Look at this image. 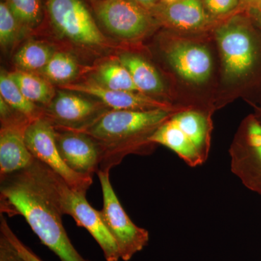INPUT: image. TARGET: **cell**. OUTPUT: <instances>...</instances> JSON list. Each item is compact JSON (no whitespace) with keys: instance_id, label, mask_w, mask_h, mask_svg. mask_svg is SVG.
I'll return each instance as SVG.
<instances>
[{"instance_id":"cell-1","label":"cell","mask_w":261,"mask_h":261,"mask_svg":"<svg viewBox=\"0 0 261 261\" xmlns=\"http://www.w3.org/2000/svg\"><path fill=\"white\" fill-rule=\"evenodd\" d=\"M1 214L22 216L43 245L61 261H89L79 253L63 224L54 172L38 160L0 178Z\"/></svg>"},{"instance_id":"cell-2","label":"cell","mask_w":261,"mask_h":261,"mask_svg":"<svg viewBox=\"0 0 261 261\" xmlns=\"http://www.w3.org/2000/svg\"><path fill=\"white\" fill-rule=\"evenodd\" d=\"M172 109L106 111L81 130L97 142L102 152L98 171H108L128 154H147L144 146L153 145L149 137L173 114Z\"/></svg>"},{"instance_id":"cell-3","label":"cell","mask_w":261,"mask_h":261,"mask_svg":"<svg viewBox=\"0 0 261 261\" xmlns=\"http://www.w3.org/2000/svg\"><path fill=\"white\" fill-rule=\"evenodd\" d=\"M211 123L200 111L174 113L149 137V142L171 149L190 167L202 166L208 157Z\"/></svg>"},{"instance_id":"cell-4","label":"cell","mask_w":261,"mask_h":261,"mask_svg":"<svg viewBox=\"0 0 261 261\" xmlns=\"http://www.w3.org/2000/svg\"><path fill=\"white\" fill-rule=\"evenodd\" d=\"M109 173L103 171H98L97 173L102 191L101 216L116 241L121 259L128 261L147 246L149 233L147 230L134 224L128 217L113 190Z\"/></svg>"},{"instance_id":"cell-5","label":"cell","mask_w":261,"mask_h":261,"mask_svg":"<svg viewBox=\"0 0 261 261\" xmlns=\"http://www.w3.org/2000/svg\"><path fill=\"white\" fill-rule=\"evenodd\" d=\"M54 181L63 214L69 215L78 226L89 231L102 249L106 261L119 260L121 255L118 246L106 227L100 211H97L89 205L86 193L70 188L55 172Z\"/></svg>"},{"instance_id":"cell-6","label":"cell","mask_w":261,"mask_h":261,"mask_svg":"<svg viewBox=\"0 0 261 261\" xmlns=\"http://www.w3.org/2000/svg\"><path fill=\"white\" fill-rule=\"evenodd\" d=\"M25 141L34 159L59 175L70 188L87 193L93 181L92 176L75 172L65 164L57 147L55 128L50 122L44 117L33 120L25 128Z\"/></svg>"},{"instance_id":"cell-7","label":"cell","mask_w":261,"mask_h":261,"mask_svg":"<svg viewBox=\"0 0 261 261\" xmlns=\"http://www.w3.org/2000/svg\"><path fill=\"white\" fill-rule=\"evenodd\" d=\"M216 38L226 75L240 79L251 74L258 63L259 49L250 29L231 20L218 29Z\"/></svg>"},{"instance_id":"cell-8","label":"cell","mask_w":261,"mask_h":261,"mask_svg":"<svg viewBox=\"0 0 261 261\" xmlns=\"http://www.w3.org/2000/svg\"><path fill=\"white\" fill-rule=\"evenodd\" d=\"M51 22L63 36L78 44L100 46L106 38L82 0H48Z\"/></svg>"},{"instance_id":"cell-9","label":"cell","mask_w":261,"mask_h":261,"mask_svg":"<svg viewBox=\"0 0 261 261\" xmlns=\"http://www.w3.org/2000/svg\"><path fill=\"white\" fill-rule=\"evenodd\" d=\"M240 140L230 152L231 172L250 191L261 196V125L248 118Z\"/></svg>"},{"instance_id":"cell-10","label":"cell","mask_w":261,"mask_h":261,"mask_svg":"<svg viewBox=\"0 0 261 261\" xmlns=\"http://www.w3.org/2000/svg\"><path fill=\"white\" fill-rule=\"evenodd\" d=\"M54 128L57 147L65 164L80 174L93 176L97 173L102 161L97 142L81 130Z\"/></svg>"},{"instance_id":"cell-11","label":"cell","mask_w":261,"mask_h":261,"mask_svg":"<svg viewBox=\"0 0 261 261\" xmlns=\"http://www.w3.org/2000/svg\"><path fill=\"white\" fill-rule=\"evenodd\" d=\"M67 91V90H66ZM95 103L67 92H58L48 106L47 116H42L50 122L55 128L81 130L106 111Z\"/></svg>"},{"instance_id":"cell-12","label":"cell","mask_w":261,"mask_h":261,"mask_svg":"<svg viewBox=\"0 0 261 261\" xmlns=\"http://www.w3.org/2000/svg\"><path fill=\"white\" fill-rule=\"evenodd\" d=\"M97 13L103 25L118 37L135 39L149 28L148 16L132 0H104Z\"/></svg>"},{"instance_id":"cell-13","label":"cell","mask_w":261,"mask_h":261,"mask_svg":"<svg viewBox=\"0 0 261 261\" xmlns=\"http://www.w3.org/2000/svg\"><path fill=\"white\" fill-rule=\"evenodd\" d=\"M60 88L70 92H81L97 98L103 104L112 110L149 111V110L171 109V105L161 102L145 94L128 91L113 90L99 85L97 82L68 83L59 85Z\"/></svg>"},{"instance_id":"cell-14","label":"cell","mask_w":261,"mask_h":261,"mask_svg":"<svg viewBox=\"0 0 261 261\" xmlns=\"http://www.w3.org/2000/svg\"><path fill=\"white\" fill-rule=\"evenodd\" d=\"M28 119L2 123L0 130V178L29 167L34 156L27 147L25 130Z\"/></svg>"},{"instance_id":"cell-15","label":"cell","mask_w":261,"mask_h":261,"mask_svg":"<svg viewBox=\"0 0 261 261\" xmlns=\"http://www.w3.org/2000/svg\"><path fill=\"white\" fill-rule=\"evenodd\" d=\"M167 58L173 70L188 82L203 83L211 76L212 57L208 49L200 44H176L168 51Z\"/></svg>"},{"instance_id":"cell-16","label":"cell","mask_w":261,"mask_h":261,"mask_svg":"<svg viewBox=\"0 0 261 261\" xmlns=\"http://www.w3.org/2000/svg\"><path fill=\"white\" fill-rule=\"evenodd\" d=\"M169 23L181 29L200 28L207 21L202 0H176L165 8Z\"/></svg>"},{"instance_id":"cell-17","label":"cell","mask_w":261,"mask_h":261,"mask_svg":"<svg viewBox=\"0 0 261 261\" xmlns=\"http://www.w3.org/2000/svg\"><path fill=\"white\" fill-rule=\"evenodd\" d=\"M120 63L129 71L134 83L141 93H161L164 90V84L159 73L143 58L125 54L120 57Z\"/></svg>"},{"instance_id":"cell-18","label":"cell","mask_w":261,"mask_h":261,"mask_svg":"<svg viewBox=\"0 0 261 261\" xmlns=\"http://www.w3.org/2000/svg\"><path fill=\"white\" fill-rule=\"evenodd\" d=\"M9 75L31 102L49 106L56 97L51 82L34 73L18 70L9 73Z\"/></svg>"},{"instance_id":"cell-19","label":"cell","mask_w":261,"mask_h":261,"mask_svg":"<svg viewBox=\"0 0 261 261\" xmlns=\"http://www.w3.org/2000/svg\"><path fill=\"white\" fill-rule=\"evenodd\" d=\"M0 94L15 112L31 121L42 117L38 111L35 103L31 102L23 95L9 73L3 70L0 75Z\"/></svg>"},{"instance_id":"cell-20","label":"cell","mask_w":261,"mask_h":261,"mask_svg":"<svg viewBox=\"0 0 261 261\" xmlns=\"http://www.w3.org/2000/svg\"><path fill=\"white\" fill-rule=\"evenodd\" d=\"M55 51L44 43L29 42L24 44L15 55V65L24 71H42Z\"/></svg>"},{"instance_id":"cell-21","label":"cell","mask_w":261,"mask_h":261,"mask_svg":"<svg viewBox=\"0 0 261 261\" xmlns=\"http://www.w3.org/2000/svg\"><path fill=\"white\" fill-rule=\"evenodd\" d=\"M94 78V82L107 89L140 92L129 71L121 63L111 62L101 65Z\"/></svg>"},{"instance_id":"cell-22","label":"cell","mask_w":261,"mask_h":261,"mask_svg":"<svg viewBox=\"0 0 261 261\" xmlns=\"http://www.w3.org/2000/svg\"><path fill=\"white\" fill-rule=\"evenodd\" d=\"M80 71V66L73 57L67 53H55L41 71L46 80L59 85L70 83Z\"/></svg>"},{"instance_id":"cell-23","label":"cell","mask_w":261,"mask_h":261,"mask_svg":"<svg viewBox=\"0 0 261 261\" xmlns=\"http://www.w3.org/2000/svg\"><path fill=\"white\" fill-rule=\"evenodd\" d=\"M10 10L22 25L33 27L42 18L41 0H5Z\"/></svg>"},{"instance_id":"cell-24","label":"cell","mask_w":261,"mask_h":261,"mask_svg":"<svg viewBox=\"0 0 261 261\" xmlns=\"http://www.w3.org/2000/svg\"><path fill=\"white\" fill-rule=\"evenodd\" d=\"M20 22L5 2L0 4V43L2 47L9 48L18 37Z\"/></svg>"},{"instance_id":"cell-25","label":"cell","mask_w":261,"mask_h":261,"mask_svg":"<svg viewBox=\"0 0 261 261\" xmlns=\"http://www.w3.org/2000/svg\"><path fill=\"white\" fill-rule=\"evenodd\" d=\"M0 233L5 235V238L8 239V241L11 243L15 250L18 252L19 255L23 257L24 260L42 261L29 247L24 245L19 240L18 237L12 231L9 224H8L6 219H5V216L2 214L1 216H0Z\"/></svg>"},{"instance_id":"cell-26","label":"cell","mask_w":261,"mask_h":261,"mask_svg":"<svg viewBox=\"0 0 261 261\" xmlns=\"http://www.w3.org/2000/svg\"><path fill=\"white\" fill-rule=\"evenodd\" d=\"M240 0H202L206 8L214 15H224L238 7Z\"/></svg>"},{"instance_id":"cell-27","label":"cell","mask_w":261,"mask_h":261,"mask_svg":"<svg viewBox=\"0 0 261 261\" xmlns=\"http://www.w3.org/2000/svg\"><path fill=\"white\" fill-rule=\"evenodd\" d=\"M0 261H25L2 233H0Z\"/></svg>"},{"instance_id":"cell-28","label":"cell","mask_w":261,"mask_h":261,"mask_svg":"<svg viewBox=\"0 0 261 261\" xmlns=\"http://www.w3.org/2000/svg\"><path fill=\"white\" fill-rule=\"evenodd\" d=\"M243 2L254 11L261 13V0H243Z\"/></svg>"},{"instance_id":"cell-29","label":"cell","mask_w":261,"mask_h":261,"mask_svg":"<svg viewBox=\"0 0 261 261\" xmlns=\"http://www.w3.org/2000/svg\"><path fill=\"white\" fill-rule=\"evenodd\" d=\"M135 1L140 3V5H143V6L148 8V7L153 5L157 0H135Z\"/></svg>"},{"instance_id":"cell-30","label":"cell","mask_w":261,"mask_h":261,"mask_svg":"<svg viewBox=\"0 0 261 261\" xmlns=\"http://www.w3.org/2000/svg\"><path fill=\"white\" fill-rule=\"evenodd\" d=\"M255 20H256V22L257 25H259L261 29V13L260 12L255 11Z\"/></svg>"},{"instance_id":"cell-31","label":"cell","mask_w":261,"mask_h":261,"mask_svg":"<svg viewBox=\"0 0 261 261\" xmlns=\"http://www.w3.org/2000/svg\"><path fill=\"white\" fill-rule=\"evenodd\" d=\"M164 1L168 2V3H171L173 2L176 1V0H164Z\"/></svg>"},{"instance_id":"cell-32","label":"cell","mask_w":261,"mask_h":261,"mask_svg":"<svg viewBox=\"0 0 261 261\" xmlns=\"http://www.w3.org/2000/svg\"><path fill=\"white\" fill-rule=\"evenodd\" d=\"M257 121H258L259 123H260V124L261 125V120H257Z\"/></svg>"}]
</instances>
